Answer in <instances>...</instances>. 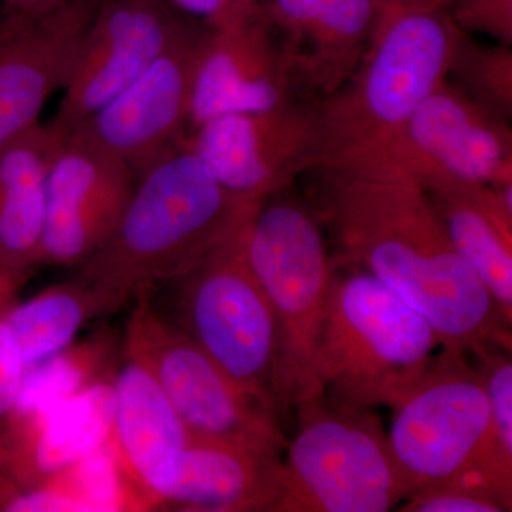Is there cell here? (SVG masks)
Here are the masks:
<instances>
[{
	"label": "cell",
	"instance_id": "cell-1",
	"mask_svg": "<svg viewBox=\"0 0 512 512\" xmlns=\"http://www.w3.org/2000/svg\"><path fill=\"white\" fill-rule=\"evenodd\" d=\"M325 208L340 251L436 330L441 349L511 350V322L458 255L429 195L414 185L325 171Z\"/></svg>",
	"mask_w": 512,
	"mask_h": 512
},
{
	"label": "cell",
	"instance_id": "cell-2",
	"mask_svg": "<svg viewBox=\"0 0 512 512\" xmlns=\"http://www.w3.org/2000/svg\"><path fill=\"white\" fill-rule=\"evenodd\" d=\"M262 202L225 190L183 141L136 175L113 234L74 275L123 295L170 284L238 234Z\"/></svg>",
	"mask_w": 512,
	"mask_h": 512
},
{
	"label": "cell",
	"instance_id": "cell-3",
	"mask_svg": "<svg viewBox=\"0 0 512 512\" xmlns=\"http://www.w3.org/2000/svg\"><path fill=\"white\" fill-rule=\"evenodd\" d=\"M338 265L343 271L336 266L316 352L320 383L335 402L392 409L426 375L439 336L375 276Z\"/></svg>",
	"mask_w": 512,
	"mask_h": 512
},
{
	"label": "cell",
	"instance_id": "cell-4",
	"mask_svg": "<svg viewBox=\"0 0 512 512\" xmlns=\"http://www.w3.org/2000/svg\"><path fill=\"white\" fill-rule=\"evenodd\" d=\"M463 35L447 9H380L359 66L319 104L318 167L402 127L447 79Z\"/></svg>",
	"mask_w": 512,
	"mask_h": 512
},
{
	"label": "cell",
	"instance_id": "cell-5",
	"mask_svg": "<svg viewBox=\"0 0 512 512\" xmlns=\"http://www.w3.org/2000/svg\"><path fill=\"white\" fill-rule=\"evenodd\" d=\"M249 265L274 311L279 336V414L325 394L316 352L336 259L313 212L292 200H265L248 222Z\"/></svg>",
	"mask_w": 512,
	"mask_h": 512
},
{
	"label": "cell",
	"instance_id": "cell-6",
	"mask_svg": "<svg viewBox=\"0 0 512 512\" xmlns=\"http://www.w3.org/2000/svg\"><path fill=\"white\" fill-rule=\"evenodd\" d=\"M274 512H386L410 495L387 433L370 409L326 399L299 404Z\"/></svg>",
	"mask_w": 512,
	"mask_h": 512
},
{
	"label": "cell",
	"instance_id": "cell-7",
	"mask_svg": "<svg viewBox=\"0 0 512 512\" xmlns=\"http://www.w3.org/2000/svg\"><path fill=\"white\" fill-rule=\"evenodd\" d=\"M323 171L423 191L450 181L500 185L512 181L511 130L446 79L402 127Z\"/></svg>",
	"mask_w": 512,
	"mask_h": 512
},
{
	"label": "cell",
	"instance_id": "cell-8",
	"mask_svg": "<svg viewBox=\"0 0 512 512\" xmlns=\"http://www.w3.org/2000/svg\"><path fill=\"white\" fill-rule=\"evenodd\" d=\"M248 222L194 268L167 284L173 289V302L171 313H164L231 379L279 414L275 394L278 326L249 265Z\"/></svg>",
	"mask_w": 512,
	"mask_h": 512
},
{
	"label": "cell",
	"instance_id": "cell-9",
	"mask_svg": "<svg viewBox=\"0 0 512 512\" xmlns=\"http://www.w3.org/2000/svg\"><path fill=\"white\" fill-rule=\"evenodd\" d=\"M151 292L133 299L123 352L150 370L192 439L284 453L279 414L231 379L158 308Z\"/></svg>",
	"mask_w": 512,
	"mask_h": 512
},
{
	"label": "cell",
	"instance_id": "cell-10",
	"mask_svg": "<svg viewBox=\"0 0 512 512\" xmlns=\"http://www.w3.org/2000/svg\"><path fill=\"white\" fill-rule=\"evenodd\" d=\"M468 357L441 349L426 375L392 407L387 441L410 494L454 480L483 447L490 402Z\"/></svg>",
	"mask_w": 512,
	"mask_h": 512
},
{
	"label": "cell",
	"instance_id": "cell-11",
	"mask_svg": "<svg viewBox=\"0 0 512 512\" xmlns=\"http://www.w3.org/2000/svg\"><path fill=\"white\" fill-rule=\"evenodd\" d=\"M319 106L286 101L232 113L181 138L212 177L242 200L264 202L319 163Z\"/></svg>",
	"mask_w": 512,
	"mask_h": 512
},
{
	"label": "cell",
	"instance_id": "cell-12",
	"mask_svg": "<svg viewBox=\"0 0 512 512\" xmlns=\"http://www.w3.org/2000/svg\"><path fill=\"white\" fill-rule=\"evenodd\" d=\"M195 18L170 0H100L50 126L67 136L163 55Z\"/></svg>",
	"mask_w": 512,
	"mask_h": 512
},
{
	"label": "cell",
	"instance_id": "cell-13",
	"mask_svg": "<svg viewBox=\"0 0 512 512\" xmlns=\"http://www.w3.org/2000/svg\"><path fill=\"white\" fill-rule=\"evenodd\" d=\"M205 26L188 130L225 114L274 109L293 99L291 62L262 3H249Z\"/></svg>",
	"mask_w": 512,
	"mask_h": 512
},
{
	"label": "cell",
	"instance_id": "cell-14",
	"mask_svg": "<svg viewBox=\"0 0 512 512\" xmlns=\"http://www.w3.org/2000/svg\"><path fill=\"white\" fill-rule=\"evenodd\" d=\"M205 28L195 20L146 72L70 134L119 157L136 175L163 156L188 130Z\"/></svg>",
	"mask_w": 512,
	"mask_h": 512
},
{
	"label": "cell",
	"instance_id": "cell-15",
	"mask_svg": "<svg viewBox=\"0 0 512 512\" xmlns=\"http://www.w3.org/2000/svg\"><path fill=\"white\" fill-rule=\"evenodd\" d=\"M136 185L130 165L84 140L64 136L46 181L40 264L74 268L113 234Z\"/></svg>",
	"mask_w": 512,
	"mask_h": 512
},
{
	"label": "cell",
	"instance_id": "cell-16",
	"mask_svg": "<svg viewBox=\"0 0 512 512\" xmlns=\"http://www.w3.org/2000/svg\"><path fill=\"white\" fill-rule=\"evenodd\" d=\"M100 0H72L45 15L0 16V144L39 123L66 87Z\"/></svg>",
	"mask_w": 512,
	"mask_h": 512
},
{
	"label": "cell",
	"instance_id": "cell-17",
	"mask_svg": "<svg viewBox=\"0 0 512 512\" xmlns=\"http://www.w3.org/2000/svg\"><path fill=\"white\" fill-rule=\"evenodd\" d=\"M114 375L45 412L3 427L0 491L45 484L110 440L116 409Z\"/></svg>",
	"mask_w": 512,
	"mask_h": 512
},
{
	"label": "cell",
	"instance_id": "cell-18",
	"mask_svg": "<svg viewBox=\"0 0 512 512\" xmlns=\"http://www.w3.org/2000/svg\"><path fill=\"white\" fill-rule=\"evenodd\" d=\"M114 393L111 441L151 511H161L180 478L190 431L146 365L124 352Z\"/></svg>",
	"mask_w": 512,
	"mask_h": 512
},
{
	"label": "cell",
	"instance_id": "cell-19",
	"mask_svg": "<svg viewBox=\"0 0 512 512\" xmlns=\"http://www.w3.org/2000/svg\"><path fill=\"white\" fill-rule=\"evenodd\" d=\"M296 83L323 97L336 92L363 59L380 8L375 0H265Z\"/></svg>",
	"mask_w": 512,
	"mask_h": 512
},
{
	"label": "cell",
	"instance_id": "cell-20",
	"mask_svg": "<svg viewBox=\"0 0 512 512\" xmlns=\"http://www.w3.org/2000/svg\"><path fill=\"white\" fill-rule=\"evenodd\" d=\"M282 456L266 448L191 439L161 511L274 512Z\"/></svg>",
	"mask_w": 512,
	"mask_h": 512
},
{
	"label": "cell",
	"instance_id": "cell-21",
	"mask_svg": "<svg viewBox=\"0 0 512 512\" xmlns=\"http://www.w3.org/2000/svg\"><path fill=\"white\" fill-rule=\"evenodd\" d=\"M426 192L454 249L512 323V181H450Z\"/></svg>",
	"mask_w": 512,
	"mask_h": 512
},
{
	"label": "cell",
	"instance_id": "cell-22",
	"mask_svg": "<svg viewBox=\"0 0 512 512\" xmlns=\"http://www.w3.org/2000/svg\"><path fill=\"white\" fill-rule=\"evenodd\" d=\"M62 140L39 121L0 144V271L28 279L42 265L47 174Z\"/></svg>",
	"mask_w": 512,
	"mask_h": 512
},
{
	"label": "cell",
	"instance_id": "cell-23",
	"mask_svg": "<svg viewBox=\"0 0 512 512\" xmlns=\"http://www.w3.org/2000/svg\"><path fill=\"white\" fill-rule=\"evenodd\" d=\"M127 303L113 289L76 275L70 281L49 286L28 301L16 302L9 320L26 369L62 352L76 342L87 323L119 311Z\"/></svg>",
	"mask_w": 512,
	"mask_h": 512
},
{
	"label": "cell",
	"instance_id": "cell-24",
	"mask_svg": "<svg viewBox=\"0 0 512 512\" xmlns=\"http://www.w3.org/2000/svg\"><path fill=\"white\" fill-rule=\"evenodd\" d=\"M121 357L123 340L114 330L103 328L28 367L5 426L45 412L104 377L114 375Z\"/></svg>",
	"mask_w": 512,
	"mask_h": 512
},
{
	"label": "cell",
	"instance_id": "cell-25",
	"mask_svg": "<svg viewBox=\"0 0 512 512\" xmlns=\"http://www.w3.org/2000/svg\"><path fill=\"white\" fill-rule=\"evenodd\" d=\"M511 350L495 349L478 356L488 402L490 424L483 447L466 471L448 481L493 498L512 510V362Z\"/></svg>",
	"mask_w": 512,
	"mask_h": 512
},
{
	"label": "cell",
	"instance_id": "cell-26",
	"mask_svg": "<svg viewBox=\"0 0 512 512\" xmlns=\"http://www.w3.org/2000/svg\"><path fill=\"white\" fill-rule=\"evenodd\" d=\"M46 483L62 490L79 512L151 511L146 495L121 463L111 437L90 456Z\"/></svg>",
	"mask_w": 512,
	"mask_h": 512
},
{
	"label": "cell",
	"instance_id": "cell-27",
	"mask_svg": "<svg viewBox=\"0 0 512 512\" xmlns=\"http://www.w3.org/2000/svg\"><path fill=\"white\" fill-rule=\"evenodd\" d=\"M448 76L454 87L497 119L510 120L512 113L511 46H483L464 33L458 43ZM447 76V77H448Z\"/></svg>",
	"mask_w": 512,
	"mask_h": 512
},
{
	"label": "cell",
	"instance_id": "cell-28",
	"mask_svg": "<svg viewBox=\"0 0 512 512\" xmlns=\"http://www.w3.org/2000/svg\"><path fill=\"white\" fill-rule=\"evenodd\" d=\"M25 281L22 276L0 271V433L18 399L26 372L22 350L9 320L16 293Z\"/></svg>",
	"mask_w": 512,
	"mask_h": 512
},
{
	"label": "cell",
	"instance_id": "cell-29",
	"mask_svg": "<svg viewBox=\"0 0 512 512\" xmlns=\"http://www.w3.org/2000/svg\"><path fill=\"white\" fill-rule=\"evenodd\" d=\"M447 12L458 28L512 43V0H448Z\"/></svg>",
	"mask_w": 512,
	"mask_h": 512
},
{
	"label": "cell",
	"instance_id": "cell-30",
	"mask_svg": "<svg viewBox=\"0 0 512 512\" xmlns=\"http://www.w3.org/2000/svg\"><path fill=\"white\" fill-rule=\"evenodd\" d=\"M399 507L402 512H505L493 498L451 483L414 491Z\"/></svg>",
	"mask_w": 512,
	"mask_h": 512
},
{
	"label": "cell",
	"instance_id": "cell-31",
	"mask_svg": "<svg viewBox=\"0 0 512 512\" xmlns=\"http://www.w3.org/2000/svg\"><path fill=\"white\" fill-rule=\"evenodd\" d=\"M170 2L192 18L201 20L205 25L221 22L245 5L255 3L249 0H170Z\"/></svg>",
	"mask_w": 512,
	"mask_h": 512
},
{
	"label": "cell",
	"instance_id": "cell-32",
	"mask_svg": "<svg viewBox=\"0 0 512 512\" xmlns=\"http://www.w3.org/2000/svg\"><path fill=\"white\" fill-rule=\"evenodd\" d=\"M72 0H2L3 8L8 13L39 16L67 5Z\"/></svg>",
	"mask_w": 512,
	"mask_h": 512
},
{
	"label": "cell",
	"instance_id": "cell-33",
	"mask_svg": "<svg viewBox=\"0 0 512 512\" xmlns=\"http://www.w3.org/2000/svg\"><path fill=\"white\" fill-rule=\"evenodd\" d=\"M380 9H446L448 0H375Z\"/></svg>",
	"mask_w": 512,
	"mask_h": 512
},
{
	"label": "cell",
	"instance_id": "cell-34",
	"mask_svg": "<svg viewBox=\"0 0 512 512\" xmlns=\"http://www.w3.org/2000/svg\"><path fill=\"white\" fill-rule=\"evenodd\" d=\"M249 2H258V3H262V2H265V0H249Z\"/></svg>",
	"mask_w": 512,
	"mask_h": 512
},
{
	"label": "cell",
	"instance_id": "cell-35",
	"mask_svg": "<svg viewBox=\"0 0 512 512\" xmlns=\"http://www.w3.org/2000/svg\"><path fill=\"white\" fill-rule=\"evenodd\" d=\"M2 8H3L2 0H0V16H2Z\"/></svg>",
	"mask_w": 512,
	"mask_h": 512
}]
</instances>
